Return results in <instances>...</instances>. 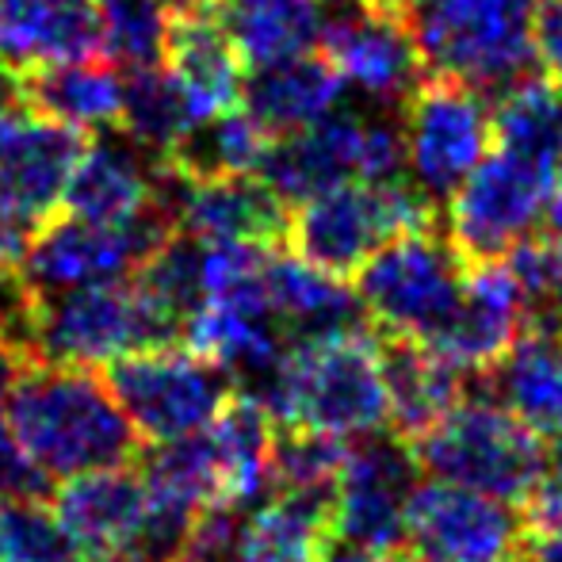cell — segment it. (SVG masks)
Listing matches in <instances>:
<instances>
[{
  "instance_id": "83f0119b",
  "label": "cell",
  "mask_w": 562,
  "mask_h": 562,
  "mask_svg": "<svg viewBox=\"0 0 562 562\" xmlns=\"http://www.w3.org/2000/svg\"><path fill=\"white\" fill-rule=\"evenodd\" d=\"M326 0H211L207 12L223 23L249 69L311 54L322 38Z\"/></svg>"
},
{
  "instance_id": "f6af8a7d",
  "label": "cell",
  "mask_w": 562,
  "mask_h": 562,
  "mask_svg": "<svg viewBox=\"0 0 562 562\" xmlns=\"http://www.w3.org/2000/svg\"><path fill=\"white\" fill-rule=\"evenodd\" d=\"M543 223H548V234L562 245V161L555 169V192H551V203H548V215H543Z\"/></svg>"
},
{
  "instance_id": "2e32d148",
  "label": "cell",
  "mask_w": 562,
  "mask_h": 562,
  "mask_svg": "<svg viewBox=\"0 0 562 562\" xmlns=\"http://www.w3.org/2000/svg\"><path fill=\"white\" fill-rule=\"evenodd\" d=\"M85 154V134L35 112L0 119V215L43 226L66 200Z\"/></svg>"
},
{
  "instance_id": "44dd1931",
  "label": "cell",
  "mask_w": 562,
  "mask_h": 562,
  "mask_svg": "<svg viewBox=\"0 0 562 562\" xmlns=\"http://www.w3.org/2000/svg\"><path fill=\"white\" fill-rule=\"evenodd\" d=\"M375 340L386 383V425L398 440L414 445L463 402V371L425 340L391 334H375Z\"/></svg>"
},
{
  "instance_id": "4316f807",
  "label": "cell",
  "mask_w": 562,
  "mask_h": 562,
  "mask_svg": "<svg viewBox=\"0 0 562 562\" xmlns=\"http://www.w3.org/2000/svg\"><path fill=\"white\" fill-rule=\"evenodd\" d=\"M486 391L525 422L536 437L562 440V337L528 329L494 371L482 375Z\"/></svg>"
},
{
  "instance_id": "d6a6232c",
  "label": "cell",
  "mask_w": 562,
  "mask_h": 562,
  "mask_svg": "<svg viewBox=\"0 0 562 562\" xmlns=\"http://www.w3.org/2000/svg\"><path fill=\"white\" fill-rule=\"evenodd\" d=\"M104 31V54L119 69L161 66L177 4L172 0H92Z\"/></svg>"
},
{
  "instance_id": "cb8c5ba5",
  "label": "cell",
  "mask_w": 562,
  "mask_h": 562,
  "mask_svg": "<svg viewBox=\"0 0 562 562\" xmlns=\"http://www.w3.org/2000/svg\"><path fill=\"white\" fill-rule=\"evenodd\" d=\"M265 288L276 326L283 329L288 340L348 334V329L363 326V306L356 299V288H348L334 272L306 265L295 252H268Z\"/></svg>"
},
{
  "instance_id": "e0dca14e",
  "label": "cell",
  "mask_w": 562,
  "mask_h": 562,
  "mask_svg": "<svg viewBox=\"0 0 562 562\" xmlns=\"http://www.w3.org/2000/svg\"><path fill=\"white\" fill-rule=\"evenodd\" d=\"M165 195H169L177 229L200 241L265 245V249L288 241L291 211L260 177L184 180L165 165Z\"/></svg>"
},
{
  "instance_id": "9a60e30c",
  "label": "cell",
  "mask_w": 562,
  "mask_h": 562,
  "mask_svg": "<svg viewBox=\"0 0 562 562\" xmlns=\"http://www.w3.org/2000/svg\"><path fill=\"white\" fill-rule=\"evenodd\" d=\"M417 471L422 467L406 440H379L375 432L352 440L334 490V540L386 555L406 551V513Z\"/></svg>"
},
{
  "instance_id": "836d02e7",
  "label": "cell",
  "mask_w": 562,
  "mask_h": 562,
  "mask_svg": "<svg viewBox=\"0 0 562 562\" xmlns=\"http://www.w3.org/2000/svg\"><path fill=\"white\" fill-rule=\"evenodd\" d=\"M348 445L352 440L329 437V432L276 425L272 494H334Z\"/></svg>"
},
{
  "instance_id": "4dcf8cb0",
  "label": "cell",
  "mask_w": 562,
  "mask_h": 562,
  "mask_svg": "<svg viewBox=\"0 0 562 562\" xmlns=\"http://www.w3.org/2000/svg\"><path fill=\"white\" fill-rule=\"evenodd\" d=\"M200 123L188 97L165 66L123 69V108H119V131L138 142L146 154L169 157L184 142V134Z\"/></svg>"
},
{
  "instance_id": "5b68a950",
  "label": "cell",
  "mask_w": 562,
  "mask_h": 562,
  "mask_svg": "<svg viewBox=\"0 0 562 562\" xmlns=\"http://www.w3.org/2000/svg\"><path fill=\"white\" fill-rule=\"evenodd\" d=\"M417 467L437 482L479 490L509 505H525L540 486L548 445L525 422L509 414L502 402H459L414 445Z\"/></svg>"
},
{
  "instance_id": "ac0fdd59",
  "label": "cell",
  "mask_w": 562,
  "mask_h": 562,
  "mask_svg": "<svg viewBox=\"0 0 562 562\" xmlns=\"http://www.w3.org/2000/svg\"><path fill=\"white\" fill-rule=\"evenodd\" d=\"M525 334L528 311L505 260H479V265H467L456 314L425 345L437 348L459 371H471V375L482 379L509 356V348Z\"/></svg>"
},
{
  "instance_id": "b9f144b4",
  "label": "cell",
  "mask_w": 562,
  "mask_h": 562,
  "mask_svg": "<svg viewBox=\"0 0 562 562\" xmlns=\"http://www.w3.org/2000/svg\"><path fill=\"white\" fill-rule=\"evenodd\" d=\"M35 229L38 226L15 223V218L0 215V268H23V257H27Z\"/></svg>"
},
{
  "instance_id": "e575fe53",
  "label": "cell",
  "mask_w": 562,
  "mask_h": 562,
  "mask_svg": "<svg viewBox=\"0 0 562 562\" xmlns=\"http://www.w3.org/2000/svg\"><path fill=\"white\" fill-rule=\"evenodd\" d=\"M502 260L525 299L528 329L562 334V245L548 229L543 234L536 229L513 245Z\"/></svg>"
},
{
  "instance_id": "f546056e",
  "label": "cell",
  "mask_w": 562,
  "mask_h": 562,
  "mask_svg": "<svg viewBox=\"0 0 562 562\" xmlns=\"http://www.w3.org/2000/svg\"><path fill=\"white\" fill-rule=\"evenodd\" d=\"M268 146H272V134L245 108L241 112L229 108V112H218L203 119V123H195L184 134V142L165 157V165L184 180L257 177Z\"/></svg>"
},
{
  "instance_id": "60d3db41",
  "label": "cell",
  "mask_w": 562,
  "mask_h": 562,
  "mask_svg": "<svg viewBox=\"0 0 562 562\" xmlns=\"http://www.w3.org/2000/svg\"><path fill=\"white\" fill-rule=\"evenodd\" d=\"M520 562H562V517L548 520V525L525 528Z\"/></svg>"
},
{
  "instance_id": "ffe728a7",
  "label": "cell",
  "mask_w": 562,
  "mask_h": 562,
  "mask_svg": "<svg viewBox=\"0 0 562 562\" xmlns=\"http://www.w3.org/2000/svg\"><path fill=\"white\" fill-rule=\"evenodd\" d=\"M100 50L104 31L92 0H0V61L15 74L100 58Z\"/></svg>"
},
{
  "instance_id": "8992f818",
  "label": "cell",
  "mask_w": 562,
  "mask_h": 562,
  "mask_svg": "<svg viewBox=\"0 0 562 562\" xmlns=\"http://www.w3.org/2000/svg\"><path fill=\"white\" fill-rule=\"evenodd\" d=\"M437 226V203L409 180H352L299 203L288 218V245L306 265L356 276L391 237Z\"/></svg>"
},
{
  "instance_id": "52a82bcc",
  "label": "cell",
  "mask_w": 562,
  "mask_h": 562,
  "mask_svg": "<svg viewBox=\"0 0 562 562\" xmlns=\"http://www.w3.org/2000/svg\"><path fill=\"white\" fill-rule=\"evenodd\" d=\"M108 386L142 445L203 432L237 394V379L192 345L138 348L108 363Z\"/></svg>"
},
{
  "instance_id": "7a4b0ae2",
  "label": "cell",
  "mask_w": 562,
  "mask_h": 562,
  "mask_svg": "<svg viewBox=\"0 0 562 562\" xmlns=\"http://www.w3.org/2000/svg\"><path fill=\"white\" fill-rule=\"evenodd\" d=\"M291 429L329 432L340 440L371 437L386 425V383L375 329L288 340L272 375L252 391Z\"/></svg>"
},
{
  "instance_id": "6da1fadb",
  "label": "cell",
  "mask_w": 562,
  "mask_h": 562,
  "mask_svg": "<svg viewBox=\"0 0 562 562\" xmlns=\"http://www.w3.org/2000/svg\"><path fill=\"white\" fill-rule=\"evenodd\" d=\"M4 422L15 448L46 482L126 467L142 451V437L108 379L92 368L23 363L8 391Z\"/></svg>"
},
{
  "instance_id": "c3c4849f",
  "label": "cell",
  "mask_w": 562,
  "mask_h": 562,
  "mask_svg": "<svg viewBox=\"0 0 562 562\" xmlns=\"http://www.w3.org/2000/svg\"><path fill=\"white\" fill-rule=\"evenodd\" d=\"M559 337H562V334H559Z\"/></svg>"
},
{
  "instance_id": "7bdbcfd3",
  "label": "cell",
  "mask_w": 562,
  "mask_h": 562,
  "mask_svg": "<svg viewBox=\"0 0 562 562\" xmlns=\"http://www.w3.org/2000/svg\"><path fill=\"white\" fill-rule=\"evenodd\" d=\"M322 562H414L406 555V551H398V555H386V551H363V548H352V543H329L326 555Z\"/></svg>"
},
{
  "instance_id": "bcb514c9",
  "label": "cell",
  "mask_w": 562,
  "mask_h": 562,
  "mask_svg": "<svg viewBox=\"0 0 562 562\" xmlns=\"http://www.w3.org/2000/svg\"><path fill=\"white\" fill-rule=\"evenodd\" d=\"M368 4H379V8H402L406 0H368Z\"/></svg>"
},
{
  "instance_id": "9c48e42d",
  "label": "cell",
  "mask_w": 562,
  "mask_h": 562,
  "mask_svg": "<svg viewBox=\"0 0 562 562\" xmlns=\"http://www.w3.org/2000/svg\"><path fill=\"white\" fill-rule=\"evenodd\" d=\"M165 180V172H161ZM177 234L169 195L161 184V200L126 223H89L77 215H54L31 237L20 272L38 295L112 283L134 276L169 237Z\"/></svg>"
},
{
  "instance_id": "7402d4cb",
  "label": "cell",
  "mask_w": 562,
  "mask_h": 562,
  "mask_svg": "<svg viewBox=\"0 0 562 562\" xmlns=\"http://www.w3.org/2000/svg\"><path fill=\"white\" fill-rule=\"evenodd\" d=\"M161 66L172 74L192 112L203 119L229 112L241 100V54L207 8H177Z\"/></svg>"
},
{
  "instance_id": "d6986e66",
  "label": "cell",
  "mask_w": 562,
  "mask_h": 562,
  "mask_svg": "<svg viewBox=\"0 0 562 562\" xmlns=\"http://www.w3.org/2000/svg\"><path fill=\"white\" fill-rule=\"evenodd\" d=\"M165 161L131 142L123 131L85 142L74 177L66 184V211L89 223H126L161 200Z\"/></svg>"
},
{
  "instance_id": "ee69618b",
  "label": "cell",
  "mask_w": 562,
  "mask_h": 562,
  "mask_svg": "<svg viewBox=\"0 0 562 562\" xmlns=\"http://www.w3.org/2000/svg\"><path fill=\"white\" fill-rule=\"evenodd\" d=\"M23 112V92H20V74L8 61H0V119Z\"/></svg>"
},
{
  "instance_id": "f35d334b",
  "label": "cell",
  "mask_w": 562,
  "mask_h": 562,
  "mask_svg": "<svg viewBox=\"0 0 562 562\" xmlns=\"http://www.w3.org/2000/svg\"><path fill=\"white\" fill-rule=\"evenodd\" d=\"M520 517H525V528L548 525V520L562 517V440H551L548 445L543 479H540V486L528 494V502L520 505Z\"/></svg>"
},
{
  "instance_id": "8fae6325",
  "label": "cell",
  "mask_w": 562,
  "mask_h": 562,
  "mask_svg": "<svg viewBox=\"0 0 562 562\" xmlns=\"http://www.w3.org/2000/svg\"><path fill=\"white\" fill-rule=\"evenodd\" d=\"M177 345L138 288L126 280L43 295L35 326V360L66 368H100L138 348Z\"/></svg>"
},
{
  "instance_id": "603a6c76",
  "label": "cell",
  "mask_w": 562,
  "mask_h": 562,
  "mask_svg": "<svg viewBox=\"0 0 562 562\" xmlns=\"http://www.w3.org/2000/svg\"><path fill=\"white\" fill-rule=\"evenodd\" d=\"M340 92H345V81L329 66V58L311 50L252 69L241 85V108L272 138H280V134H295L337 112Z\"/></svg>"
},
{
  "instance_id": "f1b7e54d",
  "label": "cell",
  "mask_w": 562,
  "mask_h": 562,
  "mask_svg": "<svg viewBox=\"0 0 562 562\" xmlns=\"http://www.w3.org/2000/svg\"><path fill=\"white\" fill-rule=\"evenodd\" d=\"M334 543V494H272L245 517L241 562H322Z\"/></svg>"
},
{
  "instance_id": "5bb4252c",
  "label": "cell",
  "mask_w": 562,
  "mask_h": 562,
  "mask_svg": "<svg viewBox=\"0 0 562 562\" xmlns=\"http://www.w3.org/2000/svg\"><path fill=\"white\" fill-rule=\"evenodd\" d=\"M406 551L414 562H520L525 517L509 502L432 479L409 497Z\"/></svg>"
},
{
  "instance_id": "74e56055",
  "label": "cell",
  "mask_w": 562,
  "mask_h": 562,
  "mask_svg": "<svg viewBox=\"0 0 562 562\" xmlns=\"http://www.w3.org/2000/svg\"><path fill=\"white\" fill-rule=\"evenodd\" d=\"M23 363L27 360H20V356H0V505L12 502V497H50L46 479L23 459V451L15 448L12 432H8V422H4L8 391H12V379Z\"/></svg>"
},
{
  "instance_id": "7dc6e473",
  "label": "cell",
  "mask_w": 562,
  "mask_h": 562,
  "mask_svg": "<svg viewBox=\"0 0 562 562\" xmlns=\"http://www.w3.org/2000/svg\"><path fill=\"white\" fill-rule=\"evenodd\" d=\"M0 562H4V551H0Z\"/></svg>"
},
{
  "instance_id": "30bf717a",
  "label": "cell",
  "mask_w": 562,
  "mask_h": 562,
  "mask_svg": "<svg viewBox=\"0 0 562 562\" xmlns=\"http://www.w3.org/2000/svg\"><path fill=\"white\" fill-rule=\"evenodd\" d=\"M555 192V165L490 146L471 177L448 195V237L467 265L502 260L536 234Z\"/></svg>"
},
{
  "instance_id": "d4e9b609",
  "label": "cell",
  "mask_w": 562,
  "mask_h": 562,
  "mask_svg": "<svg viewBox=\"0 0 562 562\" xmlns=\"http://www.w3.org/2000/svg\"><path fill=\"white\" fill-rule=\"evenodd\" d=\"M23 108L74 131H112L123 108V74L108 58L58 61L20 74Z\"/></svg>"
},
{
  "instance_id": "484cf974",
  "label": "cell",
  "mask_w": 562,
  "mask_h": 562,
  "mask_svg": "<svg viewBox=\"0 0 562 562\" xmlns=\"http://www.w3.org/2000/svg\"><path fill=\"white\" fill-rule=\"evenodd\" d=\"M223 482V505L249 509L272 494V445L276 417L252 391H241L223 406V414L203 429Z\"/></svg>"
},
{
  "instance_id": "ba28073f",
  "label": "cell",
  "mask_w": 562,
  "mask_h": 562,
  "mask_svg": "<svg viewBox=\"0 0 562 562\" xmlns=\"http://www.w3.org/2000/svg\"><path fill=\"white\" fill-rule=\"evenodd\" d=\"M467 260L437 226L409 229L371 252L356 272V299L375 334L432 340L456 314Z\"/></svg>"
},
{
  "instance_id": "3957f363",
  "label": "cell",
  "mask_w": 562,
  "mask_h": 562,
  "mask_svg": "<svg viewBox=\"0 0 562 562\" xmlns=\"http://www.w3.org/2000/svg\"><path fill=\"white\" fill-rule=\"evenodd\" d=\"M425 69L482 97L532 77L540 0H406L402 4Z\"/></svg>"
},
{
  "instance_id": "7c38bea8",
  "label": "cell",
  "mask_w": 562,
  "mask_h": 562,
  "mask_svg": "<svg viewBox=\"0 0 562 562\" xmlns=\"http://www.w3.org/2000/svg\"><path fill=\"white\" fill-rule=\"evenodd\" d=\"M490 146V104L467 85L437 77L402 104V172L425 200L448 203Z\"/></svg>"
},
{
  "instance_id": "277c9868",
  "label": "cell",
  "mask_w": 562,
  "mask_h": 562,
  "mask_svg": "<svg viewBox=\"0 0 562 562\" xmlns=\"http://www.w3.org/2000/svg\"><path fill=\"white\" fill-rule=\"evenodd\" d=\"M257 177L288 211L352 180H398L402 115L394 108L340 104L314 126L272 138Z\"/></svg>"
},
{
  "instance_id": "ab89813d",
  "label": "cell",
  "mask_w": 562,
  "mask_h": 562,
  "mask_svg": "<svg viewBox=\"0 0 562 562\" xmlns=\"http://www.w3.org/2000/svg\"><path fill=\"white\" fill-rule=\"evenodd\" d=\"M536 61L548 69V77L562 85V0L540 4L536 20Z\"/></svg>"
},
{
  "instance_id": "1f68e13d",
  "label": "cell",
  "mask_w": 562,
  "mask_h": 562,
  "mask_svg": "<svg viewBox=\"0 0 562 562\" xmlns=\"http://www.w3.org/2000/svg\"><path fill=\"white\" fill-rule=\"evenodd\" d=\"M494 142L532 161L555 165L562 161V85L551 77H525L513 89L497 92L490 108Z\"/></svg>"
},
{
  "instance_id": "8d00e7d4",
  "label": "cell",
  "mask_w": 562,
  "mask_h": 562,
  "mask_svg": "<svg viewBox=\"0 0 562 562\" xmlns=\"http://www.w3.org/2000/svg\"><path fill=\"white\" fill-rule=\"evenodd\" d=\"M43 295L20 268H0V356L35 360V326Z\"/></svg>"
},
{
  "instance_id": "d590c367",
  "label": "cell",
  "mask_w": 562,
  "mask_h": 562,
  "mask_svg": "<svg viewBox=\"0 0 562 562\" xmlns=\"http://www.w3.org/2000/svg\"><path fill=\"white\" fill-rule=\"evenodd\" d=\"M4 562H81L50 497H12L0 505Z\"/></svg>"
},
{
  "instance_id": "4fadbf2b",
  "label": "cell",
  "mask_w": 562,
  "mask_h": 562,
  "mask_svg": "<svg viewBox=\"0 0 562 562\" xmlns=\"http://www.w3.org/2000/svg\"><path fill=\"white\" fill-rule=\"evenodd\" d=\"M318 43L345 89L363 97V104L398 108L425 85V61L402 8L326 0Z\"/></svg>"
}]
</instances>
